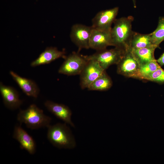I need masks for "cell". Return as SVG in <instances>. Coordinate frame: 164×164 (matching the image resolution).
Masks as SVG:
<instances>
[{
  "label": "cell",
  "mask_w": 164,
  "mask_h": 164,
  "mask_svg": "<svg viewBox=\"0 0 164 164\" xmlns=\"http://www.w3.org/2000/svg\"><path fill=\"white\" fill-rule=\"evenodd\" d=\"M109 46H113L111 31L93 28L90 39V48L98 51L106 49Z\"/></svg>",
  "instance_id": "10"
},
{
  "label": "cell",
  "mask_w": 164,
  "mask_h": 164,
  "mask_svg": "<svg viewBox=\"0 0 164 164\" xmlns=\"http://www.w3.org/2000/svg\"><path fill=\"white\" fill-rule=\"evenodd\" d=\"M133 19L132 16H130L115 19L114 26L111 31L113 46L125 50L128 48L129 41L133 32L132 22Z\"/></svg>",
  "instance_id": "2"
},
{
  "label": "cell",
  "mask_w": 164,
  "mask_h": 164,
  "mask_svg": "<svg viewBox=\"0 0 164 164\" xmlns=\"http://www.w3.org/2000/svg\"><path fill=\"white\" fill-rule=\"evenodd\" d=\"M0 92L3 103L8 108L14 110L19 108L22 104L18 92L12 87L0 83Z\"/></svg>",
  "instance_id": "12"
},
{
  "label": "cell",
  "mask_w": 164,
  "mask_h": 164,
  "mask_svg": "<svg viewBox=\"0 0 164 164\" xmlns=\"http://www.w3.org/2000/svg\"><path fill=\"white\" fill-rule=\"evenodd\" d=\"M92 29V26L81 24H77L72 26L70 37L79 49L90 48V39Z\"/></svg>",
  "instance_id": "9"
},
{
  "label": "cell",
  "mask_w": 164,
  "mask_h": 164,
  "mask_svg": "<svg viewBox=\"0 0 164 164\" xmlns=\"http://www.w3.org/2000/svg\"><path fill=\"white\" fill-rule=\"evenodd\" d=\"M65 53L58 50L55 47L46 48L39 57L32 62L30 66L35 67L42 65L47 64L60 57H65Z\"/></svg>",
  "instance_id": "15"
},
{
  "label": "cell",
  "mask_w": 164,
  "mask_h": 164,
  "mask_svg": "<svg viewBox=\"0 0 164 164\" xmlns=\"http://www.w3.org/2000/svg\"><path fill=\"white\" fill-rule=\"evenodd\" d=\"M112 82L105 70L89 86L88 89L90 91H104L111 87Z\"/></svg>",
  "instance_id": "18"
},
{
  "label": "cell",
  "mask_w": 164,
  "mask_h": 164,
  "mask_svg": "<svg viewBox=\"0 0 164 164\" xmlns=\"http://www.w3.org/2000/svg\"><path fill=\"white\" fill-rule=\"evenodd\" d=\"M118 10V7H115L99 12L92 20V27L101 30L111 31Z\"/></svg>",
  "instance_id": "7"
},
{
  "label": "cell",
  "mask_w": 164,
  "mask_h": 164,
  "mask_svg": "<svg viewBox=\"0 0 164 164\" xmlns=\"http://www.w3.org/2000/svg\"><path fill=\"white\" fill-rule=\"evenodd\" d=\"M13 137L19 143L21 149L26 150L31 155L35 153L36 145L34 140L20 126L15 127Z\"/></svg>",
  "instance_id": "13"
},
{
  "label": "cell",
  "mask_w": 164,
  "mask_h": 164,
  "mask_svg": "<svg viewBox=\"0 0 164 164\" xmlns=\"http://www.w3.org/2000/svg\"><path fill=\"white\" fill-rule=\"evenodd\" d=\"M151 33V40L153 45L159 47L164 40V16L159 17L156 29Z\"/></svg>",
  "instance_id": "19"
},
{
  "label": "cell",
  "mask_w": 164,
  "mask_h": 164,
  "mask_svg": "<svg viewBox=\"0 0 164 164\" xmlns=\"http://www.w3.org/2000/svg\"><path fill=\"white\" fill-rule=\"evenodd\" d=\"M117 65V72L118 74L139 79L140 65L129 48L125 51Z\"/></svg>",
  "instance_id": "5"
},
{
  "label": "cell",
  "mask_w": 164,
  "mask_h": 164,
  "mask_svg": "<svg viewBox=\"0 0 164 164\" xmlns=\"http://www.w3.org/2000/svg\"><path fill=\"white\" fill-rule=\"evenodd\" d=\"M87 61L80 74V85L83 89L88 88L91 84L105 71L97 61L93 60Z\"/></svg>",
  "instance_id": "8"
},
{
  "label": "cell",
  "mask_w": 164,
  "mask_h": 164,
  "mask_svg": "<svg viewBox=\"0 0 164 164\" xmlns=\"http://www.w3.org/2000/svg\"><path fill=\"white\" fill-rule=\"evenodd\" d=\"M126 50L115 47L113 49H106L97 51L93 54L84 56L87 60H93L97 61L102 69L105 70L111 65L117 64Z\"/></svg>",
  "instance_id": "4"
},
{
  "label": "cell",
  "mask_w": 164,
  "mask_h": 164,
  "mask_svg": "<svg viewBox=\"0 0 164 164\" xmlns=\"http://www.w3.org/2000/svg\"><path fill=\"white\" fill-rule=\"evenodd\" d=\"M161 67L156 60L140 66L139 79L145 80L150 74Z\"/></svg>",
  "instance_id": "20"
},
{
  "label": "cell",
  "mask_w": 164,
  "mask_h": 164,
  "mask_svg": "<svg viewBox=\"0 0 164 164\" xmlns=\"http://www.w3.org/2000/svg\"><path fill=\"white\" fill-rule=\"evenodd\" d=\"M132 0L133 2L134 7L136 8V5L135 1V0Z\"/></svg>",
  "instance_id": "23"
},
{
  "label": "cell",
  "mask_w": 164,
  "mask_h": 164,
  "mask_svg": "<svg viewBox=\"0 0 164 164\" xmlns=\"http://www.w3.org/2000/svg\"><path fill=\"white\" fill-rule=\"evenodd\" d=\"M47 128V138L53 145L60 149H70L75 147L74 136L66 123L50 125Z\"/></svg>",
  "instance_id": "1"
},
{
  "label": "cell",
  "mask_w": 164,
  "mask_h": 164,
  "mask_svg": "<svg viewBox=\"0 0 164 164\" xmlns=\"http://www.w3.org/2000/svg\"><path fill=\"white\" fill-rule=\"evenodd\" d=\"M87 61L84 56L73 53L65 58L58 70V73L68 76L80 75Z\"/></svg>",
  "instance_id": "6"
},
{
  "label": "cell",
  "mask_w": 164,
  "mask_h": 164,
  "mask_svg": "<svg viewBox=\"0 0 164 164\" xmlns=\"http://www.w3.org/2000/svg\"><path fill=\"white\" fill-rule=\"evenodd\" d=\"M156 60L160 66H162L164 65V52L161 55L160 57Z\"/></svg>",
  "instance_id": "22"
},
{
  "label": "cell",
  "mask_w": 164,
  "mask_h": 164,
  "mask_svg": "<svg viewBox=\"0 0 164 164\" xmlns=\"http://www.w3.org/2000/svg\"><path fill=\"white\" fill-rule=\"evenodd\" d=\"M10 74L23 92L27 95L36 98L39 93V89L33 80L22 77L13 71H10Z\"/></svg>",
  "instance_id": "14"
},
{
  "label": "cell",
  "mask_w": 164,
  "mask_h": 164,
  "mask_svg": "<svg viewBox=\"0 0 164 164\" xmlns=\"http://www.w3.org/2000/svg\"><path fill=\"white\" fill-rule=\"evenodd\" d=\"M17 120L20 123H24L31 129L47 127L50 125L51 118L46 115L43 110L32 104L27 109L20 110L17 115Z\"/></svg>",
  "instance_id": "3"
},
{
  "label": "cell",
  "mask_w": 164,
  "mask_h": 164,
  "mask_svg": "<svg viewBox=\"0 0 164 164\" xmlns=\"http://www.w3.org/2000/svg\"><path fill=\"white\" fill-rule=\"evenodd\" d=\"M154 46L151 42V33L144 34L133 31L129 41L128 48L132 50Z\"/></svg>",
  "instance_id": "16"
},
{
  "label": "cell",
  "mask_w": 164,
  "mask_h": 164,
  "mask_svg": "<svg viewBox=\"0 0 164 164\" xmlns=\"http://www.w3.org/2000/svg\"><path fill=\"white\" fill-rule=\"evenodd\" d=\"M44 105L47 109L57 118L71 126L75 127L74 124L71 120L72 112L68 107L50 100L46 101Z\"/></svg>",
  "instance_id": "11"
},
{
  "label": "cell",
  "mask_w": 164,
  "mask_h": 164,
  "mask_svg": "<svg viewBox=\"0 0 164 164\" xmlns=\"http://www.w3.org/2000/svg\"><path fill=\"white\" fill-rule=\"evenodd\" d=\"M145 80L160 83H164V70L160 67L147 76Z\"/></svg>",
  "instance_id": "21"
},
{
  "label": "cell",
  "mask_w": 164,
  "mask_h": 164,
  "mask_svg": "<svg viewBox=\"0 0 164 164\" xmlns=\"http://www.w3.org/2000/svg\"><path fill=\"white\" fill-rule=\"evenodd\" d=\"M155 46L130 50L140 66L153 61L155 59L154 56V53L156 48Z\"/></svg>",
  "instance_id": "17"
}]
</instances>
